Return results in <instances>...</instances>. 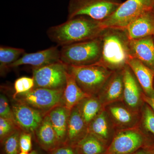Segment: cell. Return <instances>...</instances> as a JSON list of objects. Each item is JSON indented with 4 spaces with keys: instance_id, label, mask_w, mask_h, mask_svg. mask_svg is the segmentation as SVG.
<instances>
[{
    "instance_id": "28",
    "label": "cell",
    "mask_w": 154,
    "mask_h": 154,
    "mask_svg": "<svg viewBox=\"0 0 154 154\" xmlns=\"http://www.w3.org/2000/svg\"><path fill=\"white\" fill-rule=\"evenodd\" d=\"M35 87V82L33 77H22L15 81L14 84L15 92L13 95V99L20 94H25L32 90Z\"/></svg>"
},
{
    "instance_id": "26",
    "label": "cell",
    "mask_w": 154,
    "mask_h": 154,
    "mask_svg": "<svg viewBox=\"0 0 154 154\" xmlns=\"http://www.w3.org/2000/svg\"><path fill=\"white\" fill-rule=\"evenodd\" d=\"M140 125L146 132L154 136V111L145 102L141 110Z\"/></svg>"
},
{
    "instance_id": "22",
    "label": "cell",
    "mask_w": 154,
    "mask_h": 154,
    "mask_svg": "<svg viewBox=\"0 0 154 154\" xmlns=\"http://www.w3.org/2000/svg\"><path fill=\"white\" fill-rule=\"evenodd\" d=\"M79 87L75 80L68 71L66 73V83L64 89L62 105L71 111L83 99L89 97Z\"/></svg>"
},
{
    "instance_id": "35",
    "label": "cell",
    "mask_w": 154,
    "mask_h": 154,
    "mask_svg": "<svg viewBox=\"0 0 154 154\" xmlns=\"http://www.w3.org/2000/svg\"><path fill=\"white\" fill-rule=\"evenodd\" d=\"M19 154H37V152L35 151H31L29 152H20Z\"/></svg>"
},
{
    "instance_id": "23",
    "label": "cell",
    "mask_w": 154,
    "mask_h": 154,
    "mask_svg": "<svg viewBox=\"0 0 154 154\" xmlns=\"http://www.w3.org/2000/svg\"><path fill=\"white\" fill-rule=\"evenodd\" d=\"M72 146L77 154H103L107 147L98 138L89 132Z\"/></svg>"
},
{
    "instance_id": "20",
    "label": "cell",
    "mask_w": 154,
    "mask_h": 154,
    "mask_svg": "<svg viewBox=\"0 0 154 154\" xmlns=\"http://www.w3.org/2000/svg\"><path fill=\"white\" fill-rule=\"evenodd\" d=\"M70 111L62 105L53 108L47 113L61 145H66L68 123Z\"/></svg>"
},
{
    "instance_id": "37",
    "label": "cell",
    "mask_w": 154,
    "mask_h": 154,
    "mask_svg": "<svg viewBox=\"0 0 154 154\" xmlns=\"http://www.w3.org/2000/svg\"><path fill=\"white\" fill-rule=\"evenodd\" d=\"M153 4H154V0H153Z\"/></svg>"
},
{
    "instance_id": "11",
    "label": "cell",
    "mask_w": 154,
    "mask_h": 154,
    "mask_svg": "<svg viewBox=\"0 0 154 154\" xmlns=\"http://www.w3.org/2000/svg\"><path fill=\"white\" fill-rule=\"evenodd\" d=\"M124 91L122 102L131 110L140 113L145 102L143 91L131 69L127 65L123 69Z\"/></svg>"
},
{
    "instance_id": "16",
    "label": "cell",
    "mask_w": 154,
    "mask_h": 154,
    "mask_svg": "<svg viewBox=\"0 0 154 154\" xmlns=\"http://www.w3.org/2000/svg\"><path fill=\"white\" fill-rule=\"evenodd\" d=\"M131 55L154 71V42L152 36L129 40Z\"/></svg>"
},
{
    "instance_id": "32",
    "label": "cell",
    "mask_w": 154,
    "mask_h": 154,
    "mask_svg": "<svg viewBox=\"0 0 154 154\" xmlns=\"http://www.w3.org/2000/svg\"><path fill=\"white\" fill-rule=\"evenodd\" d=\"M52 154H77L73 147L69 145L60 146L52 152Z\"/></svg>"
},
{
    "instance_id": "15",
    "label": "cell",
    "mask_w": 154,
    "mask_h": 154,
    "mask_svg": "<svg viewBox=\"0 0 154 154\" xmlns=\"http://www.w3.org/2000/svg\"><path fill=\"white\" fill-rule=\"evenodd\" d=\"M129 40L154 35V15L152 10L146 11L134 20L125 29Z\"/></svg>"
},
{
    "instance_id": "13",
    "label": "cell",
    "mask_w": 154,
    "mask_h": 154,
    "mask_svg": "<svg viewBox=\"0 0 154 154\" xmlns=\"http://www.w3.org/2000/svg\"><path fill=\"white\" fill-rule=\"evenodd\" d=\"M124 91L123 69L115 71L103 86L97 95L105 108L107 105L118 102H122Z\"/></svg>"
},
{
    "instance_id": "36",
    "label": "cell",
    "mask_w": 154,
    "mask_h": 154,
    "mask_svg": "<svg viewBox=\"0 0 154 154\" xmlns=\"http://www.w3.org/2000/svg\"><path fill=\"white\" fill-rule=\"evenodd\" d=\"M149 154H154V147L150 149L149 151Z\"/></svg>"
},
{
    "instance_id": "7",
    "label": "cell",
    "mask_w": 154,
    "mask_h": 154,
    "mask_svg": "<svg viewBox=\"0 0 154 154\" xmlns=\"http://www.w3.org/2000/svg\"><path fill=\"white\" fill-rule=\"evenodd\" d=\"M154 7L153 0H127L101 24L105 29L125 30L134 20Z\"/></svg>"
},
{
    "instance_id": "33",
    "label": "cell",
    "mask_w": 154,
    "mask_h": 154,
    "mask_svg": "<svg viewBox=\"0 0 154 154\" xmlns=\"http://www.w3.org/2000/svg\"><path fill=\"white\" fill-rule=\"evenodd\" d=\"M143 99L144 102L147 104L154 111V94L151 96H146L143 94Z\"/></svg>"
},
{
    "instance_id": "1",
    "label": "cell",
    "mask_w": 154,
    "mask_h": 154,
    "mask_svg": "<svg viewBox=\"0 0 154 154\" xmlns=\"http://www.w3.org/2000/svg\"><path fill=\"white\" fill-rule=\"evenodd\" d=\"M105 30L100 21L81 16L50 27L46 33L51 41L62 47L97 38Z\"/></svg>"
},
{
    "instance_id": "6",
    "label": "cell",
    "mask_w": 154,
    "mask_h": 154,
    "mask_svg": "<svg viewBox=\"0 0 154 154\" xmlns=\"http://www.w3.org/2000/svg\"><path fill=\"white\" fill-rule=\"evenodd\" d=\"M122 3L121 0H70L67 19L83 16L102 22L113 14Z\"/></svg>"
},
{
    "instance_id": "31",
    "label": "cell",
    "mask_w": 154,
    "mask_h": 154,
    "mask_svg": "<svg viewBox=\"0 0 154 154\" xmlns=\"http://www.w3.org/2000/svg\"><path fill=\"white\" fill-rule=\"evenodd\" d=\"M32 134L22 131L19 137V148L20 152H29L32 149Z\"/></svg>"
},
{
    "instance_id": "3",
    "label": "cell",
    "mask_w": 154,
    "mask_h": 154,
    "mask_svg": "<svg viewBox=\"0 0 154 154\" xmlns=\"http://www.w3.org/2000/svg\"><path fill=\"white\" fill-rule=\"evenodd\" d=\"M154 147V136L140 125L118 130L103 154H131L141 149Z\"/></svg>"
},
{
    "instance_id": "18",
    "label": "cell",
    "mask_w": 154,
    "mask_h": 154,
    "mask_svg": "<svg viewBox=\"0 0 154 154\" xmlns=\"http://www.w3.org/2000/svg\"><path fill=\"white\" fill-rule=\"evenodd\" d=\"M127 65L131 69L146 96L154 94V71L136 58L131 57Z\"/></svg>"
},
{
    "instance_id": "9",
    "label": "cell",
    "mask_w": 154,
    "mask_h": 154,
    "mask_svg": "<svg viewBox=\"0 0 154 154\" xmlns=\"http://www.w3.org/2000/svg\"><path fill=\"white\" fill-rule=\"evenodd\" d=\"M68 65L60 60L37 68H33L34 88L61 90L65 88Z\"/></svg>"
},
{
    "instance_id": "21",
    "label": "cell",
    "mask_w": 154,
    "mask_h": 154,
    "mask_svg": "<svg viewBox=\"0 0 154 154\" xmlns=\"http://www.w3.org/2000/svg\"><path fill=\"white\" fill-rule=\"evenodd\" d=\"M35 134L39 144L47 151L52 152L61 146L47 114L45 116Z\"/></svg>"
},
{
    "instance_id": "34",
    "label": "cell",
    "mask_w": 154,
    "mask_h": 154,
    "mask_svg": "<svg viewBox=\"0 0 154 154\" xmlns=\"http://www.w3.org/2000/svg\"><path fill=\"white\" fill-rule=\"evenodd\" d=\"M152 148L149 149H141L131 154H149L150 149Z\"/></svg>"
},
{
    "instance_id": "24",
    "label": "cell",
    "mask_w": 154,
    "mask_h": 154,
    "mask_svg": "<svg viewBox=\"0 0 154 154\" xmlns=\"http://www.w3.org/2000/svg\"><path fill=\"white\" fill-rule=\"evenodd\" d=\"M76 106L88 127L93 119L104 109L97 96L85 98Z\"/></svg>"
},
{
    "instance_id": "29",
    "label": "cell",
    "mask_w": 154,
    "mask_h": 154,
    "mask_svg": "<svg viewBox=\"0 0 154 154\" xmlns=\"http://www.w3.org/2000/svg\"><path fill=\"white\" fill-rule=\"evenodd\" d=\"M18 129H21L14 122L0 117V140L1 142H3L6 137Z\"/></svg>"
},
{
    "instance_id": "10",
    "label": "cell",
    "mask_w": 154,
    "mask_h": 154,
    "mask_svg": "<svg viewBox=\"0 0 154 154\" xmlns=\"http://www.w3.org/2000/svg\"><path fill=\"white\" fill-rule=\"evenodd\" d=\"M14 101L11 107L16 124L22 131L34 134L46 115L25 103Z\"/></svg>"
},
{
    "instance_id": "17",
    "label": "cell",
    "mask_w": 154,
    "mask_h": 154,
    "mask_svg": "<svg viewBox=\"0 0 154 154\" xmlns=\"http://www.w3.org/2000/svg\"><path fill=\"white\" fill-rule=\"evenodd\" d=\"M116 131L105 109L102 110L88 125V132L98 138L107 146L111 142Z\"/></svg>"
},
{
    "instance_id": "4",
    "label": "cell",
    "mask_w": 154,
    "mask_h": 154,
    "mask_svg": "<svg viewBox=\"0 0 154 154\" xmlns=\"http://www.w3.org/2000/svg\"><path fill=\"white\" fill-rule=\"evenodd\" d=\"M102 46L101 36L91 40L62 46L60 60L67 65L83 66L96 64L101 59Z\"/></svg>"
},
{
    "instance_id": "5",
    "label": "cell",
    "mask_w": 154,
    "mask_h": 154,
    "mask_svg": "<svg viewBox=\"0 0 154 154\" xmlns=\"http://www.w3.org/2000/svg\"><path fill=\"white\" fill-rule=\"evenodd\" d=\"M68 71L79 87L90 96H97L113 71L99 65L76 66L68 65Z\"/></svg>"
},
{
    "instance_id": "19",
    "label": "cell",
    "mask_w": 154,
    "mask_h": 154,
    "mask_svg": "<svg viewBox=\"0 0 154 154\" xmlns=\"http://www.w3.org/2000/svg\"><path fill=\"white\" fill-rule=\"evenodd\" d=\"M88 133V125L75 106L71 110L69 116L66 145L74 146Z\"/></svg>"
},
{
    "instance_id": "27",
    "label": "cell",
    "mask_w": 154,
    "mask_h": 154,
    "mask_svg": "<svg viewBox=\"0 0 154 154\" xmlns=\"http://www.w3.org/2000/svg\"><path fill=\"white\" fill-rule=\"evenodd\" d=\"M22 131L18 129L6 137L3 141L4 150L6 154H19V137Z\"/></svg>"
},
{
    "instance_id": "8",
    "label": "cell",
    "mask_w": 154,
    "mask_h": 154,
    "mask_svg": "<svg viewBox=\"0 0 154 154\" xmlns=\"http://www.w3.org/2000/svg\"><path fill=\"white\" fill-rule=\"evenodd\" d=\"M64 89L34 88L27 93L18 95L14 99L25 103L46 115L53 108L62 105Z\"/></svg>"
},
{
    "instance_id": "30",
    "label": "cell",
    "mask_w": 154,
    "mask_h": 154,
    "mask_svg": "<svg viewBox=\"0 0 154 154\" xmlns=\"http://www.w3.org/2000/svg\"><path fill=\"white\" fill-rule=\"evenodd\" d=\"M0 117L11 120L16 123L12 107L9 105L7 97L3 94L0 96Z\"/></svg>"
},
{
    "instance_id": "12",
    "label": "cell",
    "mask_w": 154,
    "mask_h": 154,
    "mask_svg": "<svg viewBox=\"0 0 154 154\" xmlns=\"http://www.w3.org/2000/svg\"><path fill=\"white\" fill-rule=\"evenodd\" d=\"M104 109L116 131L140 125L141 113L131 110L122 102H114Z\"/></svg>"
},
{
    "instance_id": "2",
    "label": "cell",
    "mask_w": 154,
    "mask_h": 154,
    "mask_svg": "<svg viewBox=\"0 0 154 154\" xmlns=\"http://www.w3.org/2000/svg\"><path fill=\"white\" fill-rule=\"evenodd\" d=\"M102 56L96 64L113 71L122 69L130 58L129 39L125 30L107 28L102 35Z\"/></svg>"
},
{
    "instance_id": "25",
    "label": "cell",
    "mask_w": 154,
    "mask_h": 154,
    "mask_svg": "<svg viewBox=\"0 0 154 154\" xmlns=\"http://www.w3.org/2000/svg\"><path fill=\"white\" fill-rule=\"evenodd\" d=\"M25 53L23 48L0 47V75L5 76L8 71L10 66L22 56Z\"/></svg>"
},
{
    "instance_id": "14",
    "label": "cell",
    "mask_w": 154,
    "mask_h": 154,
    "mask_svg": "<svg viewBox=\"0 0 154 154\" xmlns=\"http://www.w3.org/2000/svg\"><path fill=\"white\" fill-rule=\"evenodd\" d=\"M58 46H54L37 52L26 53L12 64L10 68L28 65L37 68L60 61V50Z\"/></svg>"
},
{
    "instance_id": "38",
    "label": "cell",
    "mask_w": 154,
    "mask_h": 154,
    "mask_svg": "<svg viewBox=\"0 0 154 154\" xmlns=\"http://www.w3.org/2000/svg\"></svg>"
}]
</instances>
